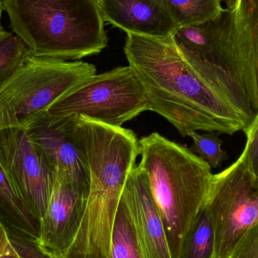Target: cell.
I'll return each instance as SVG.
<instances>
[{"label":"cell","instance_id":"cell-1","mask_svg":"<svg viewBox=\"0 0 258 258\" xmlns=\"http://www.w3.org/2000/svg\"><path fill=\"white\" fill-rule=\"evenodd\" d=\"M124 51L144 87L150 111L183 138L199 131L232 135L245 130L240 116L211 87L172 35L127 33Z\"/></svg>","mask_w":258,"mask_h":258},{"label":"cell","instance_id":"cell-2","mask_svg":"<svg viewBox=\"0 0 258 258\" xmlns=\"http://www.w3.org/2000/svg\"><path fill=\"white\" fill-rule=\"evenodd\" d=\"M74 132L87 162L89 197L67 258H109L112 232L125 183L139 156L130 129L72 116Z\"/></svg>","mask_w":258,"mask_h":258},{"label":"cell","instance_id":"cell-3","mask_svg":"<svg viewBox=\"0 0 258 258\" xmlns=\"http://www.w3.org/2000/svg\"><path fill=\"white\" fill-rule=\"evenodd\" d=\"M139 155L171 257L179 258L183 238L207 201L212 168L186 146L157 132L139 140Z\"/></svg>","mask_w":258,"mask_h":258},{"label":"cell","instance_id":"cell-4","mask_svg":"<svg viewBox=\"0 0 258 258\" xmlns=\"http://www.w3.org/2000/svg\"><path fill=\"white\" fill-rule=\"evenodd\" d=\"M15 35L35 57L74 61L108 44L98 0H3Z\"/></svg>","mask_w":258,"mask_h":258},{"label":"cell","instance_id":"cell-5","mask_svg":"<svg viewBox=\"0 0 258 258\" xmlns=\"http://www.w3.org/2000/svg\"><path fill=\"white\" fill-rule=\"evenodd\" d=\"M96 72L87 62L31 56L0 87V131L24 128Z\"/></svg>","mask_w":258,"mask_h":258},{"label":"cell","instance_id":"cell-6","mask_svg":"<svg viewBox=\"0 0 258 258\" xmlns=\"http://www.w3.org/2000/svg\"><path fill=\"white\" fill-rule=\"evenodd\" d=\"M145 111H150L145 91L128 65L92 76L59 98L46 113L51 117L83 116L122 127Z\"/></svg>","mask_w":258,"mask_h":258},{"label":"cell","instance_id":"cell-7","mask_svg":"<svg viewBox=\"0 0 258 258\" xmlns=\"http://www.w3.org/2000/svg\"><path fill=\"white\" fill-rule=\"evenodd\" d=\"M206 203L215 228V258H228L239 239L258 224V179L243 153L213 174Z\"/></svg>","mask_w":258,"mask_h":258},{"label":"cell","instance_id":"cell-8","mask_svg":"<svg viewBox=\"0 0 258 258\" xmlns=\"http://www.w3.org/2000/svg\"><path fill=\"white\" fill-rule=\"evenodd\" d=\"M215 21L223 60L248 94L258 113V0H221Z\"/></svg>","mask_w":258,"mask_h":258},{"label":"cell","instance_id":"cell-9","mask_svg":"<svg viewBox=\"0 0 258 258\" xmlns=\"http://www.w3.org/2000/svg\"><path fill=\"white\" fill-rule=\"evenodd\" d=\"M0 167L33 215L42 221L56 174L24 128L0 131Z\"/></svg>","mask_w":258,"mask_h":258},{"label":"cell","instance_id":"cell-10","mask_svg":"<svg viewBox=\"0 0 258 258\" xmlns=\"http://www.w3.org/2000/svg\"><path fill=\"white\" fill-rule=\"evenodd\" d=\"M24 128L56 175L67 176L74 184L89 192V168L74 135L72 116L51 117L44 112Z\"/></svg>","mask_w":258,"mask_h":258},{"label":"cell","instance_id":"cell-11","mask_svg":"<svg viewBox=\"0 0 258 258\" xmlns=\"http://www.w3.org/2000/svg\"><path fill=\"white\" fill-rule=\"evenodd\" d=\"M89 191L74 184L67 176L56 175L46 212L41 221L38 249L45 257L63 258L80 228Z\"/></svg>","mask_w":258,"mask_h":258},{"label":"cell","instance_id":"cell-12","mask_svg":"<svg viewBox=\"0 0 258 258\" xmlns=\"http://www.w3.org/2000/svg\"><path fill=\"white\" fill-rule=\"evenodd\" d=\"M122 199L128 206L144 258H172L163 222L144 171L135 165L129 174Z\"/></svg>","mask_w":258,"mask_h":258},{"label":"cell","instance_id":"cell-13","mask_svg":"<svg viewBox=\"0 0 258 258\" xmlns=\"http://www.w3.org/2000/svg\"><path fill=\"white\" fill-rule=\"evenodd\" d=\"M98 3L104 22L126 33L166 37L179 27L156 0H98Z\"/></svg>","mask_w":258,"mask_h":258},{"label":"cell","instance_id":"cell-14","mask_svg":"<svg viewBox=\"0 0 258 258\" xmlns=\"http://www.w3.org/2000/svg\"><path fill=\"white\" fill-rule=\"evenodd\" d=\"M0 224L12 239L37 247L41 221L17 194L0 167Z\"/></svg>","mask_w":258,"mask_h":258},{"label":"cell","instance_id":"cell-15","mask_svg":"<svg viewBox=\"0 0 258 258\" xmlns=\"http://www.w3.org/2000/svg\"><path fill=\"white\" fill-rule=\"evenodd\" d=\"M178 27L201 25L221 19L224 12L221 0H156Z\"/></svg>","mask_w":258,"mask_h":258},{"label":"cell","instance_id":"cell-16","mask_svg":"<svg viewBox=\"0 0 258 258\" xmlns=\"http://www.w3.org/2000/svg\"><path fill=\"white\" fill-rule=\"evenodd\" d=\"M215 228L206 203L183 238L179 258H215Z\"/></svg>","mask_w":258,"mask_h":258},{"label":"cell","instance_id":"cell-17","mask_svg":"<svg viewBox=\"0 0 258 258\" xmlns=\"http://www.w3.org/2000/svg\"><path fill=\"white\" fill-rule=\"evenodd\" d=\"M109 258H144L133 219L122 197L112 232Z\"/></svg>","mask_w":258,"mask_h":258},{"label":"cell","instance_id":"cell-18","mask_svg":"<svg viewBox=\"0 0 258 258\" xmlns=\"http://www.w3.org/2000/svg\"><path fill=\"white\" fill-rule=\"evenodd\" d=\"M32 54L28 47L15 33H0V87L22 67Z\"/></svg>","mask_w":258,"mask_h":258},{"label":"cell","instance_id":"cell-19","mask_svg":"<svg viewBox=\"0 0 258 258\" xmlns=\"http://www.w3.org/2000/svg\"><path fill=\"white\" fill-rule=\"evenodd\" d=\"M188 137H190L194 141L189 150L207 162L211 168H218L228 159L227 152L223 150V141L220 139L218 132H192Z\"/></svg>","mask_w":258,"mask_h":258},{"label":"cell","instance_id":"cell-20","mask_svg":"<svg viewBox=\"0 0 258 258\" xmlns=\"http://www.w3.org/2000/svg\"><path fill=\"white\" fill-rule=\"evenodd\" d=\"M243 132L246 135L247 141L242 153L251 173L258 179V113Z\"/></svg>","mask_w":258,"mask_h":258},{"label":"cell","instance_id":"cell-21","mask_svg":"<svg viewBox=\"0 0 258 258\" xmlns=\"http://www.w3.org/2000/svg\"><path fill=\"white\" fill-rule=\"evenodd\" d=\"M228 258H258V224L239 239Z\"/></svg>","mask_w":258,"mask_h":258},{"label":"cell","instance_id":"cell-22","mask_svg":"<svg viewBox=\"0 0 258 258\" xmlns=\"http://www.w3.org/2000/svg\"><path fill=\"white\" fill-rule=\"evenodd\" d=\"M0 258H26L18 248V242L11 237L0 224Z\"/></svg>","mask_w":258,"mask_h":258},{"label":"cell","instance_id":"cell-23","mask_svg":"<svg viewBox=\"0 0 258 258\" xmlns=\"http://www.w3.org/2000/svg\"><path fill=\"white\" fill-rule=\"evenodd\" d=\"M3 2H2V0H0V33H2L3 32L5 31V30L3 29V26H2L1 24L2 12H3Z\"/></svg>","mask_w":258,"mask_h":258}]
</instances>
